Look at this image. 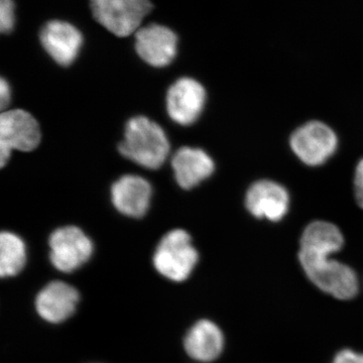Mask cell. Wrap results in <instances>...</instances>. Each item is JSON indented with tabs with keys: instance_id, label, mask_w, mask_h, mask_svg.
<instances>
[{
	"instance_id": "8",
	"label": "cell",
	"mask_w": 363,
	"mask_h": 363,
	"mask_svg": "<svg viewBox=\"0 0 363 363\" xmlns=\"http://www.w3.org/2000/svg\"><path fill=\"white\" fill-rule=\"evenodd\" d=\"M206 98V90L201 83L193 78L178 79L167 92V111L176 123L191 125L204 111Z\"/></svg>"
},
{
	"instance_id": "20",
	"label": "cell",
	"mask_w": 363,
	"mask_h": 363,
	"mask_svg": "<svg viewBox=\"0 0 363 363\" xmlns=\"http://www.w3.org/2000/svg\"><path fill=\"white\" fill-rule=\"evenodd\" d=\"M11 97V87L6 79L1 78L0 80V105H1L2 111H4L7 105L9 104Z\"/></svg>"
},
{
	"instance_id": "19",
	"label": "cell",
	"mask_w": 363,
	"mask_h": 363,
	"mask_svg": "<svg viewBox=\"0 0 363 363\" xmlns=\"http://www.w3.org/2000/svg\"><path fill=\"white\" fill-rule=\"evenodd\" d=\"M332 363H363V353L352 350L339 351Z\"/></svg>"
},
{
	"instance_id": "17",
	"label": "cell",
	"mask_w": 363,
	"mask_h": 363,
	"mask_svg": "<svg viewBox=\"0 0 363 363\" xmlns=\"http://www.w3.org/2000/svg\"><path fill=\"white\" fill-rule=\"evenodd\" d=\"M14 9L16 6L11 0H2L0 2V30L4 33H9L13 30L16 23Z\"/></svg>"
},
{
	"instance_id": "10",
	"label": "cell",
	"mask_w": 363,
	"mask_h": 363,
	"mask_svg": "<svg viewBox=\"0 0 363 363\" xmlns=\"http://www.w3.org/2000/svg\"><path fill=\"white\" fill-rule=\"evenodd\" d=\"M135 35V51L149 65L162 68L176 58L178 38L168 26L150 23L140 28Z\"/></svg>"
},
{
	"instance_id": "2",
	"label": "cell",
	"mask_w": 363,
	"mask_h": 363,
	"mask_svg": "<svg viewBox=\"0 0 363 363\" xmlns=\"http://www.w3.org/2000/svg\"><path fill=\"white\" fill-rule=\"evenodd\" d=\"M118 149L130 161L145 169H157L168 159L169 142L160 124L140 116L133 117L126 123Z\"/></svg>"
},
{
	"instance_id": "5",
	"label": "cell",
	"mask_w": 363,
	"mask_h": 363,
	"mask_svg": "<svg viewBox=\"0 0 363 363\" xmlns=\"http://www.w3.org/2000/svg\"><path fill=\"white\" fill-rule=\"evenodd\" d=\"M290 145L301 162L307 166L318 167L335 154L338 149V136L326 123L311 121L294 131Z\"/></svg>"
},
{
	"instance_id": "6",
	"label": "cell",
	"mask_w": 363,
	"mask_h": 363,
	"mask_svg": "<svg viewBox=\"0 0 363 363\" xmlns=\"http://www.w3.org/2000/svg\"><path fill=\"white\" fill-rule=\"evenodd\" d=\"M37 119L23 109L4 111L0 116V164L2 168L11 159L13 150L32 152L40 143Z\"/></svg>"
},
{
	"instance_id": "14",
	"label": "cell",
	"mask_w": 363,
	"mask_h": 363,
	"mask_svg": "<svg viewBox=\"0 0 363 363\" xmlns=\"http://www.w3.org/2000/svg\"><path fill=\"white\" fill-rule=\"evenodd\" d=\"M172 168L178 185L184 190H190L212 176L215 164L205 150L183 147L174 155Z\"/></svg>"
},
{
	"instance_id": "12",
	"label": "cell",
	"mask_w": 363,
	"mask_h": 363,
	"mask_svg": "<svg viewBox=\"0 0 363 363\" xmlns=\"http://www.w3.org/2000/svg\"><path fill=\"white\" fill-rule=\"evenodd\" d=\"M111 194L117 211L125 216L140 218L149 210L152 189L143 177L125 175L114 182Z\"/></svg>"
},
{
	"instance_id": "18",
	"label": "cell",
	"mask_w": 363,
	"mask_h": 363,
	"mask_svg": "<svg viewBox=\"0 0 363 363\" xmlns=\"http://www.w3.org/2000/svg\"><path fill=\"white\" fill-rule=\"evenodd\" d=\"M354 194L358 206L363 209V157L358 162L355 169Z\"/></svg>"
},
{
	"instance_id": "11",
	"label": "cell",
	"mask_w": 363,
	"mask_h": 363,
	"mask_svg": "<svg viewBox=\"0 0 363 363\" xmlns=\"http://www.w3.org/2000/svg\"><path fill=\"white\" fill-rule=\"evenodd\" d=\"M40 44L50 57L61 66H70L77 59L83 45L82 33L67 21L55 20L43 26Z\"/></svg>"
},
{
	"instance_id": "3",
	"label": "cell",
	"mask_w": 363,
	"mask_h": 363,
	"mask_svg": "<svg viewBox=\"0 0 363 363\" xmlns=\"http://www.w3.org/2000/svg\"><path fill=\"white\" fill-rule=\"evenodd\" d=\"M199 255L187 231L174 229L167 233L154 255L155 267L164 278L184 281L192 274Z\"/></svg>"
},
{
	"instance_id": "7",
	"label": "cell",
	"mask_w": 363,
	"mask_h": 363,
	"mask_svg": "<svg viewBox=\"0 0 363 363\" xmlns=\"http://www.w3.org/2000/svg\"><path fill=\"white\" fill-rule=\"evenodd\" d=\"M50 248L52 266L60 272H71L89 260L93 243L78 227L65 226L52 233Z\"/></svg>"
},
{
	"instance_id": "4",
	"label": "cell",
	"mask_w": 363,
	"mask_h": 363,
	"mask_svg": "<svg viewBox=\"0 0 363 363\" xmlns=\"http://www.w3.org/2000/svg\"><path fill=\"white\" fill-rule=\"evenodd\" d=\"M152 9L147 0H94L91 11L95 20L117 37H128L140 28Z\"/></svg>"
},
{
	"instance_id": "9",
	"label": "cell",
	"mask_w": 363,
	"mask_h": 363,
	"mask_svg": "<svg viewBox=\"0 0 363 363\" xmlns=\"http://www.w3.org/2000/svg\"><path fill=\"white\" fill-rule=\"evenodd\" d=\"M290 194L272 180L255 182L245 195V207L252 216L272 222L283 220L290 209Z\"/></svg>"
},
{
	"instance_id": "16",
	"label": "cell",
	"mask_w": 363,
	"mask_h": 363,
	"mask_svg": "<svg viewBox=\"0 0 363 363\" xmlns=\"http://www.w3.org/2000/svg\"><path fill=\"white\" fill-rule=\"evenodd\" d=\"M26 245L20 236L11 233L0 235V274L2 278L13 277L26 264Z\"/></svg>"
},
{
	"instance_id": "13",
	"label": "cell",
	"mask_w": 363,
	"mask_h": 363,
	"mask_svg": "<svg viewBox=\"0 0 363 363\" xmlns=\"http://www.w3.org/2000/svg\"><path fill=\"white\" fill-rule=\"evenodd\" d=\"M79 302V293L64 281L48 284L35 298V309L45 321L61 323L75 312Z\"/></svg>"
},
{
	"instance_id": "15",
	"label": "cell",
	"mask_w": 363,
	"mask_h": 363,
	"mask_svg": "<svg viewBox=\"0 0 363 363\" xmlns=\"http://www.w3.org/2000/svg\"><path fill=\"white\" fill-rule=\"evenodd\" d=\"M184 347L193 359L211 362L220 357L223 351L224 335L214 322L200 320L188 331Z\"/></svg>"
},
{
	"instance_id": "1",
	"label": "cell",
	"mask_w": 363,
	"mask_h": 363,
	"mask_svg": "<svg viewBox=\"0 0 363 363\" xmlns=\"http://www.w3.org/2000/svg\"><path fill=\"white\" fill-rule=\"evenodd\" d=\"M343 245L338 226L328 221H313L301 236L298 259L306 276L322 292L339 300H351L359 290L357 272L332 257Z\"/></svg>"
}]
</instances>
